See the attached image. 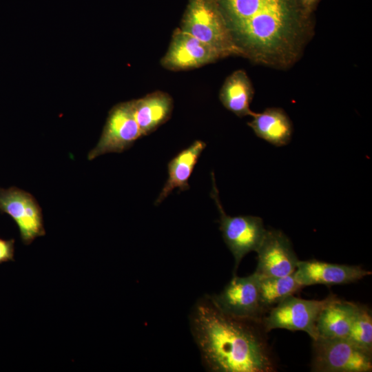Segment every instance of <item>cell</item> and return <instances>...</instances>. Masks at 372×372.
Here are the masks:
<instances>
[{"mask_svg":"<svg viewBox=\"0 0 372 372\" xmlns=\"http://www.w3.org/2000/svg\"><path fill=\"white\" fill-rule=\"evenodd\" d=\"M347 338L361 349L372 353V316L369 308L358 304Z\"/></svg>","mask_w":372,"mask_h":372,"instance_id":"19","label":"cell"},{"mask_svg":"<svg viewBox=\"0 0 372 372\" xmlns=\"http://www.w3.org/2000/svg\"><path fill=\"white\" fill-rule=\"evenodd\" d=\"M329 295L323 300H305L289 296L269 309L262 320L265 330L285 329L302 331L312 339L318 338L316 329L317 318L322 309L335 297Z\"/></svg>","mask_w":372,"mask_h":372,"instance_id":"6","label":"cell"},{"mask_svg":"<svg viewBox=\"0 0 372 372\" xmlns=\"http://www.w3.org/2000/svg\"><path fill=\"white\" fill-rule=\"evenodd\" d=\"M131 102L143 136L149 134L165 123L173 109L171 96L161 91L154 92Z\"/></svg>","mask_w":372,"mask_h":372,"instance_id":"14","label":"cell"},{"mask_svg":"<svg viewBox=\"0 0 372 372\" xmlns=\"http://www.w3.org/2000/svg\"><path fill=\"white\" fill-rule=\"evenodd\" d=\"M299 1L309 12L311 13L318 0H299Z\"/></svg>","mask_w":372,"mask_h":372,"instance_id":"21","label":"cell"},{"mask_svg":"<svg viewBox=\"0 0 372 372\" xmlns=\"http://www.w3.org/2000/svg\"><path fill=\"white\" fill-rule=\"evenodd\" d=\"M247 125L256 135L277 146L287 145L291 140L293 125L288 115L281 108H267L260 113L254 112Z\"/></svg>","mask_w":372,"mask_h":372,"instance_id":"16","label":"cell"},{"mask_svg":"<svg viewBox=\"0 0 372 372\" xmlns=\"http://www.w3.org/2000/svg\"><path fill=\"white\" fill-rule=\"evenodd\" d=\"M260 276L254 272L245 276L234 275L218 294L209 296L223 312L232 317L262 321L268 310L260 299Z\"/></svg>","mask_w":372,"mask_h":372,"instance_id":"7","label":"cell"},{"mask_svg":"<svg viewBox=\"0 0 372 372\" xmlns=\"http://www.w3.org/2000/svg\"><path fill=\"white\" fill-rule=\"evenodd\" d=\"M242 56L278 69L300 58L312 30L299 0H216Z\"/></svg>","mask_w":372,"mask_h":372,"instance_id":"1","label":"cell"},{"mask_svg":"<svg viewBox=\"0 0 372 372\" xmlns=\"http://www.w3.org/2000/svg\"><path fill=\"white\" fill-rule=\"evenodd\" d=\"M142 136L131 101L118 103L109 112L100 139L87 158L91 161L107 153H121Z\"/></svg>","mask_w":372,"mask_h":372,"instance_id":"8","label":"cell"},{"mask_svg":"<svg viewBox=\"0 0 372 372\" xmlns=\"http://www.w3.org/2000/svg\"><path fill=\"white\" fill-rule=\"evenodd\" d=\"M254 90L247 73L242 70L232 72L225 79L219 93L223 106L239 117L251 116L250 110Z\"/></svg>","mask_w":372,"mask_h":372,"instance_id":"17","label":"cell"},{"mask_svg":"<svg viewBox=\"0 0 372 372\" xmlns=\"http://www.w3.org/2000/svg\"><path fill=\"white\" fill-rule=\"evenodd\" d=\"M221 58L224 56L219 51L177 28L161 63L167 70L178 71L199 68Z\"/></svg>","mask_w":372,"mask_h":372,"instance_id":"10","label":"cell"},{"mask_svg":"<svg viewBox=\"0 0 372 372\" xmlns=\"http://www.w3.org/2000/svg\"><path fill=\"white\" fill-rule=\"evenodd\" d=\"M180 29L209 45L223 56H242L216 0H189Z\"/></svg>","mask_w":372,"mask_h":372,"instance_id":"3","label":"cell"},{"mask_svg":"<svg viewBox=\"0 0 372 372\" xmlns=\"http://www.w3.org/2000/svg\"><path fill=\"white\" fill-rule=\"evenodd\" d=\"M0 211L14 220L25 245L45 235L41 209L30 193L14 187L0 188Z\"/></svg>","mask_w":372,"mask_h":372,"instance_id":"9","label":"cell"},{"mask_svg":"<svg viewBox=\"0 0 372 372\" xmlns=\"http://www.w3.org/2000/svg\"><path fill=\"white\" fill-rule=\"evenodd\" d=\"M255 272L260 277L284 276L293 273L299 260L289 238L280 230L267 229L256 251Z\"/></svg>","mask_w":372,"mask_h":372,"instance_id":"11","label":"cell"},{"mask_svg":"<svg viewBox=\"0 0 372 372\" xmlns=\"http://www.w3.org/2000/svg\"><path fill=\"white\" fill-rule=\"evenodd\" d=\"M14 240L0 238V264L14 260Z\"/></svg>","mask_w":372,"mask_h":372,"instance_id":"20","label":"cell"},{"mask_svg":"<svg viewBox=\"0 0 372 372\" xmlns=\"http://www.w3.org/2000/svg\"><path fill=\"white\" fill-rule=\"evenodd\" d=\"M212 189L211 196L214 200L220 214V230L223 240L231 252L236 272L240 261L251 251H256L260 245L266 229L262 219L255 216H230L226 214L219 199L214 174L211 173Z\"/></svg>","mask_w":372,"mask_h":372,"instance_id":"5","label":"cell"},{"mask_svg":"<svg viewBox=\"0 0 372 372\" xmlns=\"http://www.w3.org/2000/svg\"><path fill=\"white\" fill-rule=\"evenodd\" d=\"M296 280L304 287L313 285H343L353 282L371 274L358 265L333 264L315 259L299 260L294 272Z\"/></svg>","mask_w":372,"mask_h":372,"instance_id":"12","label":"cell"},{"mask_svg":"<svg viewBox=\"0 0 372 372\" xmlns=\"http://www.w3.org/2000/svg\"><path fill=\"white\" fill-rule=\"evenodd\" d=\"M358 304L335 296L320 311L316 324L318 338H347Z\"/></svg>","mask_w":372,"mask_h":372,"instance_id":"13","label":"cell"},{"mask_svg":"<svg viewBox=\"0 0 372 372\" xmlns=\"http://www.w3.org/2000/svg\"><path fill=\"white\" fill-rule=\"evenodd\" d=\"M194 340L207 368L214 372H273L276 364L262 321L232 317L209 297L191 315Z\"/></svg>","mask_w":372,"mask_h":372,"instance_id":"2","label":"cell"},{"mask_svg":"<svg viewBox=\"0 0 372 372\" xmlns=\"http://www.w3.org/2000/svg\"><path fill=\"white\" fill-rule=\"evenodd\" d=\"M311 371L313 372H371L372 353L347 338L313 340Z\"/></svg>","mask_w":372,"mask_h":372,"instance_id":"4","label":"cell"},{"mask_svg":"<svg viewBox=\"0 0 372 372\" xmlns=\"http://www.w3.org/2000/svg\"><path fill=\"white\" fill-rule=\"evenodd\" d=\"M294 272L284 276L260 277V299L268 311L271 306L293 295L302 287L296 280Z\"/></svg>","mask_w":372,"mask_h":372,"instance_id":"18","label":"cell"},{"mask_svg":"<svg viewBox=\"0 0 372 372\" xmlns=\"http://www.w3.org/2000/svg\"><path fill=\"white\" fill-rule=\"evenodd\" d=\"M205 147V142L195 141L169 162L168 178L155 201V205L161 203L175 188H178L179 192L189 189L188 180Z\"/></svg>","mask_w":372,"mask_h":372,"instance_id":"15","label":"cell"}]
</instances>
